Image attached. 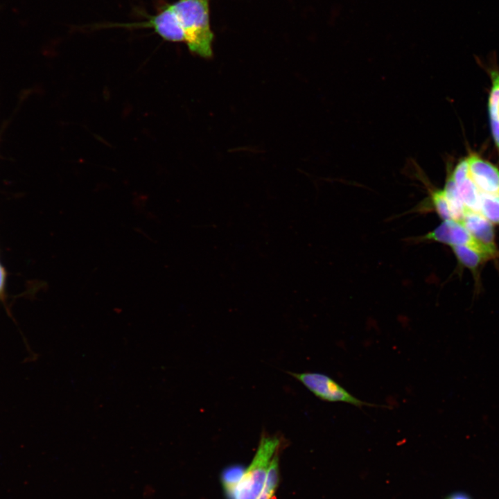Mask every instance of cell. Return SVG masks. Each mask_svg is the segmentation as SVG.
<instances>
[{
  "label": "cell",
  "mask_w": 499,
  "mask_h": 499,
  "mask_svg": "<svg viewBox=\"0 0 499 499\" xmlns=\"http://www.w3.org/2000/svg\"><path fill=\"white\" fill-rule=\"evenodd\" d=\"M423 239L436 241L453 247L464 245L489 254L494 259L499 256L498 249L491 248L475 239L458 221L445 220L432 231L426 234Z\"/></svg>",
  "instance_id": "cell-4"
},
{
  "label": "cell",
  "mask_w": 499,
  "mask_h": 499,
  "mask_svg": "<svg viewBox=\"0 0 499 499\" xmlns=\"http://www.w3.org/2000/svg\"><path fill=\"white\" fill-rule=\"evenodd\" d=\"M450 247L459 263L462 266L470 270L473 274L476 273L480 266L485 262L494 259V258L489 254L466 246L455 245Z\"/></svg>",
  "instance_id": "cell-9"
},
{
  "label": "cell",
  "mask_w": 499,
  "mask_h": 499,
  "mask_svg": "<svg viewBox=\"0 0 499 499\" xmlns=\"http://www.w3.org/2000/svg\"><path fill=\"white\" fill-rule=\"evenodd\" d=\"M480 213L493 225H499V194L482 192Z\"/></svg>",
  "instance_id": "cell-10"
},
{
  "label": "cell",
  "mask_w": 499,
  "mask_h": 499,
  "mask_svg": "<svg viewBox=\"0 0 499 499\" xmlns=\"http://www.w3.org/2000/svg\"><path fill=\"white\" fill-rule=\"evenodd\" d=\"M244 469L240 466L227 468L222 475V482L227 495L231 498L237 484L241 479Z\"/></svg>",
  "instance_id": "cell-13"
},
{
  "label": "cell",
  "mask_w": 499,
  "mask_h": 499,
  "mask_svg": "<svg viewBox=\"0 0 499 499\" xmlns=\"http://www.w3.org/2000/svg\"><path fill=\"white\" fill-rule=\"evenodd\" d=\"M491 87L488 98L490 128L494 143L499 152V72L491 71Z\"/></svg>",
  "instance_id": "cell-8"
},
{
  "label": "cell",
  "mask_w": 499,
  "mask_h": 499,
  "mask_svg": "<svg viewBox=\"0 0 499 499\" xmlns=\"http://www.w3.org/2000/svg\"><path fill=\"white\" fill-rule=\"evenodd\" d=\"M6 273L3 268L0 265V293L4 288Z\"/></svg>",
  "instance_id": "cell-15"
},
{
  "label": "cell",
  "mask_w": 499,
  "mask_h": 499,
  "mask_svg": "<svg viewBox=\"0 0 499 499\" xmlns=\"http://www.w3.org/2000/svg\"><path fill=\"white\" fill-rule=\"evenodd\" d=\"M430 196L432 206L440 218L443 220H452L449 204L443 189H430Z\"/></svg>",
  "instance_id": "cell-12"
},
{
  "label": "cell",
  "mask_w": 499,
  "mask_h": 499,
  "mask_svg": "<svg viewBox=\"0 0 499 499\" xmlns=\"http://www.w3.org/2000/svg\"><path fill=\"white\" fill-rule=\"evenodd\" d=\"M460 222L475 239L491 248L497 249L493 225L480 213L466 209Z\"/></svg>",
  "instance_id": "cell-7"
},
{
  "label": "cell",
  "mask_w": 499,
  "mask_h": 499,
  "mask_svg": "<svg viewBox=\"0 0 499 499\" xmlns=\"http://www.w3.org/2000/svg\"><path fill=\"white\" fill-rule=\"evenodd\" d=\"M134 26L152 28L156 33L167 41L185 42L183 28L171 4L164 6L159 12L151 17L147 21Z\"/></svg>",
  "instance_id": "cell-6"
},
{
  "label": "cell",
  "mask_w": 499,
  "mask_h": 499,
  "mask_svg": "<svg viewBox=\"0 0 499 499\" xmlns=\"http://www.w3.org/2000/svg\"><path fill=\"white\" fill-rule=\"evenodd\" d=\"M446 499H471L467 494L464 493H455L450 495Z\"/></svg>",
  "instance_id": "cell-14"
},
{
  "label": "cell",
  "mask_w": 499,
  "mask_h": 499,
  "mask_svg": "<svg viewBox=\"0 0 499 499\" xmlns=\"http://www.w3.org/2000/svg\"><path fill=\"white\" fill-rule=\"evenodd\" d=\"M289 374L301 382L317 398L323 401L343 402L358 408L364 406L388 408L385 405L367 403L356 398L327 375L315 372H290Z\"/></svg>",
  "instance_id": "cell-3"
},
{
  "label": "cell",
  "mask_w": 499,
  "mask_h": 499,
  "mask_svg": "<svg viewBox=\"0 0 499 499\" xmlns=\"http://www.w3.org/2000/svg\"><path fill=\"white\" fill-rule=\"evenodd\" d=\"M281 444V439L277 436L262 434L255 455L235 487L231 496L232 499H258L263 489L271 462L279 453Z\"/></svg>",
  "instance_id": "cell-2"
},
{
  "label": "cell",
  "mask_w": 499,
  "mask_h": 499,
  "mask_svg": "<svg viewBox=\"0 0 499 499\" xmlns=\"http://www.w3.org/2000/svg\"><path fill=\"white\" fill-rule=\"evenodd\" d=\"M279 453H277L270 464L266 477L263 489L258 499H272L279 484Z\"/></svg>",
  "instance_id": "cell-11"
},
{
  "label": "cell",
  "mask_w": 499,
  "mask_h": 499,
  "mask_svg": "<svg viewBox=\"0 0 499 499\" xmlns=\"http://www.w3.org/2000/svg\"><path fill=\"white\" fill-rule=\"evenodd\" d=\"M470 175L480 191L499 194V168L476 154L466 157Z\"/></svg>",
  "instance_id": "cell-5"
},
{
  "label": "cell",
  "mask_w": 499,
  "mask_h": 499,
  "mask_svg": "<svg viewBox=\"0 0 499 499\" xmlns=\"http://www.w3.org/2000/svg\"><path fill=\"white\" fill-rule=\"evenodd\" d=\"M209 4V0H178L171 4L183 28L184 42L191 52L203 58L212 56Z\"/></svg>",
  "instance_id": "cell-1"
}]
</instances>
